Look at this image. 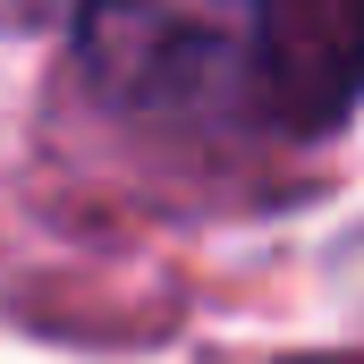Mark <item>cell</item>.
Wrapping results in <instances>:
<instances>
[{"instance_id":"6da1fadb","label":"cell","mask_w":364,"mask_h":364,"mask_svg":"<svg viewBox=\"0 0 364 364\" xmlns=\"http://www.w3.org/2000/svg\"><path fill=\"white\" fill-rule=\"evenodd\" d=\"M356 17L348 9H263V17H178L102 9L85 17V77L127 110H263L288 127H331L356 102Z\"/></svg>"}]
</instances>
